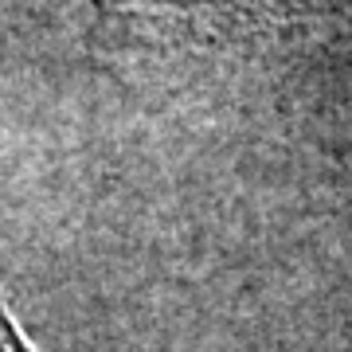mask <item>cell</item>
<instances>
[{
    "label": "cell",
    "mask_w": 352,
    "mask_h": 352,
    "mask_svg": "<svg viewBox=\"0 0 352 352\" xmlns=\"http://www.w3.org/2000/svg\"><path fill=\"white\" fill-rule=\"evenodd\" d=\"M0 352H36V349L24 340V333L16 329V321L8 317L4 302H0Z\"/></svg>",
    "instance_id": "6da1fadb"
},
{
    "label": "cell",
    "mask_w": 352,
    "mask_h": 352,
    "mask_svg": "<svg viewBox=\"0 0 352 352\" xmlns=\"http://www.w3.org/2000/svg\"><path fill=\"white\" fill-rule=\"evenodd\" d=\"M98 8H133V4H164V8H192V4H223V0H94Z\"/></svg>",
    "instance_id": "7a4b0ae2"
}]
</instances>
